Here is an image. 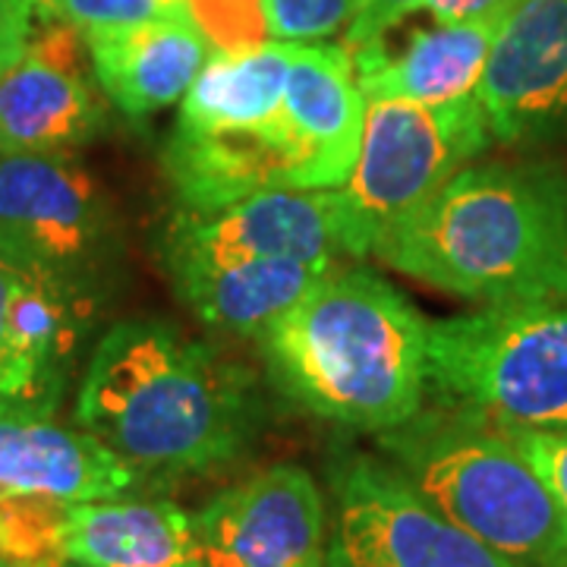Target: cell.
Masks as SVG:
<instances>
[{
  "instance_id": "obj_8",
  "label": "cell",
  "mask_w": 567,
  "mask_h": 567,
  "mask_svg": "<svg viewBox=\"0 0 567 567\" xmlns=\"http://www.w3.org/2000/svg\"><path fill=\"white\" fill-rule=\"evenodd\" d=\"M324 480L328 567H524L451 524L385 457L338 447Z\"/></svg>"
},
{
  "instance_id": "obj_10",
  "label": "cell",
  "mask_w": 567,
  "mask_h": 567,
  "mask_svg": "<svg viewBox=\"0 0 567 567\" xmlns=\"http://www.w3.org/2000/svg\"><path fill=\"white\" fill-rule=\"evenodd\" d=\"M476 99L502 145H539L565 130L567 0H517L495 32Z\"/></svg>"
},
{
  "instance_id": "obj_12",
  "label": "cell",
  "mask_w": 567,
  "mask_h": 567,
  "mask_svg": "<svg viewBox=\"0 0 567 567\" xmlns=\"http://www.w3.org/2000/svg\"><path fill=\"white\" fill-rule=\"evenodd\" d=\"M284 121L303 152L300 189H341L360 158L365 126V95L344 44L293 41Z\"/></svg>"
},
{
  "instance_id": "obj_30",
  "label": "cell",
  "mask_w": 567,
  "mask_h": 567,
  "mask_svg": "<svg viewBox=\"0 0 567 567\" xmlns=\"http://www.w3.org/2000/svg\"><path fill=\"white\" fill-rule=\"evenodd\" d=\"M22 281V271L17 265H10L0 256V360H3V347H7V312H10V300L17 293Z\"/></svg>"
},
{
  "instance_id": "obj_25",
  "label": "cell",
  "mask_w": 567,
  "mask_h": 567,
  "mask_svg": "<svg viewBox=\"0 0 567 567\" xmlns=\"http://www.w3.org/2000/svg\"><path fill=\"white\" fill-rule=\"evenodd\" d=\"M507 432L567 511V429H511L507 425Z\"/></svg>"
},
{
  "instance_id": "obj_21",
  "label": "cell",
  "mask_w": 567,
  "mask_h": 567,
  "mask_svg": "<svg viewBox=\"0 0 567 567\" xmlns=\"http://www.w3.org/2000/svg\"><path fill=\"white\" fill-rule=\"evenodd\" d=\"M63 507L39 495L0 498V561L7 567L61 565Z\"/></svg>"
},
{
  "instance_id": "obj_19",
  "label": "cell",
  "mask_w": 567,
  "mask_h": 567,
  "mask_svg": "<svg viewBox=\"0 0 567 567\" xmlns=\"http://www.w3.org/2000/svg\"><path fill=\"white\" fill-rule=\"evenodd\" d=\"M104 123L82 66L25 48L0 76V155H73L102 136Z\"/></svg>"
},
{
  "instance_id": "obj_6",
  "label": "cell",
  "mask_w": 567,
  "mask_h": 567,
  "mask_svg": "<svg viewBox=\"0 0 567 567\" xmlns=\"http://www.w3.org/2000/svg\"><path fill=\"white\" fill-rule=\"evenodd\" d=\"M492 142L480 99L451 104L365 102L360 158L341 193L347 256H372Z\"/></svg>"
},
{
  "instance_id": "obj_24",
  "label": "cell",
  "mask_w": 567,
  "mask_h": 567,
  "mask_svg": "<svg viewBox=\"0 0 567 567\" xmlns=\"http://www.w3.org/2000/svg\"><path fill=\"white\" fill-rule=\"evenodd\" d=\"M174 10H183V7H171L164 0H58V20L76 25L82 35L140 25V22L167 17Z\"/></svg>"
},
{
  "instance_id": "obj_13",
  "label": "cell",
  "mask_w": 567,
  "mask_h": 567,
  "mask_svg": "<svg viewBox=\"0 0 567 567\" xmlns=\"http://www.w3.org/2000/svg\"><path fill=\"white\" fill-rule=\"evenodd\" d=\"M142 480L114 451L54 413H0V492L63 505L133 495Z\"/></svg>"
},
{
  "instance_id": "obj_31",
  "label": "cell",
  "mask_w": 567,
  "mask_h": 567,
  "mask_svg": "<svg viewBox=\"0 0 567 567\" xmlns=\"http://www.w3.org/2000/svg\"><path fill=\"white\" fill-rule=\"evenodd\" d=\"M29 3H32V13H35V20H41V22L58 20V0H29Z\"/></svg>"
},
{
  "instance_id": "obj_28",
  "label": "cell",
  "mask_w": 567,
  "mask_h": 567,
  "mask_svg": "<svg viewBox=\"0 0 567 567\" xmlns=\"http://www.w3.org/2000/svg\"><path fill=\"white\" fill-rule=\"evenodd\" d=\"M439 25L454 22H502L517 7V0H423Z\"/></svg>"
},
{
  "instance_id": "obj_17",
  "label": "cell",
  "mask_w": 567,
  "mask_h": 567,
  "mask_svg": "<svg viewBox=\"0 0 567 567\" xmlns=\"http://www.w3.org/2000/svg\"><path fill=\"white\" fill-rule=\"evenodd\" d=\"M61 548L76 567H203L193 514L136 492L63 507Z\"/></svg>"
},
{
  "instance_id": "obj_2",
  "label": "cell",
  "mask_w": 567,
  "mask_h": 567,
  "mask_svg": "<svg viewBox=\"0 0 567 567\" xmlns=\"http://www.w3.org/2000/svg\"><path fill=\"white\" fill-rule=\"evenodd\" d=\"M429 322L385 278L331 268L259 334L265 365L287 401L347 432L382 435L429 394Z\"/></svg>"
},
{
  "instance_id": "obj_1",
  "label": "cell",
  "mask_w": 567,
  "mask_h": 567,
  "mask_svg": "<svg viewBox=\"0 0 567 567\" xmlns=\"http://www.w3.org/2000/svg\"><path fill=\"white\" fill-rule=\"evenodd\" d=\"M73 420L142 480L167 486L230 464L256 442V379L164 319H123L95 344Z\"/></svg>"
},
{
  "instance_id": "obj_23",
  "label": "cell",
  "mask_w": 567,
  "mask_h": 567,
  "mask_svg": "<svg viewBox=\"0 0 567 567\" xmlns=\"http://www.w3.org/2000/svg\"><path fill=\"white\" fill-rule=\"evenodd\" d=\"M189 10L215 51H246L268 35L262 0H189Z\"/></svg>"
},
{
  "instance_id": "obj_33",
  "label": "cell",
  "mask_w": 567,
  "mask_h": 567,
  "mask_svg": "<svg viewBox=\"0 0 567 567\" xmlns=\"http://www.w3.org/2000/svg\"><path fill=\"white\" fill-rule=\"evenodd\" d=\"M0 498H7V495H3V492H0Z\"/></svg>"
},
{
  "instance_id": "obj_20",
  "label": "cell",
  "mask_w": 567,
  "mask_h": 567,
  "mask_svg": "<svg viewBox=\"0 0 567 567\" xmlns=\"http://www.w3.org/2000/svg\"><path fill=\"white\" fill-rule=\"evenodd\" d=\"M293 41H262L246 51H212L183 95L181 130H256L284 121V89Z\"/></svg>"
},
{
  "instance_id": "obj_34",
  "label": "cell",
  "mask_w": 567,
  "mask_h": 567,
  "mask_svg": "<svg viewBox=\"0 0 567 567\" xmlns=\"http://www.w3.org/2000/svg\"><path fill=\"white\" fill-rule=\"evenodd\" d=\"M0 567H7V565H3V561H0Z\"/></svg>"
},
{
  "instance_id": "obj_14",
  "label": "cell",
  "mask_w": 567,
  "mask_h": 567,
  "mask_svg": "<svg viewBox=\"0 0 567 567\" xmlns=\"http://www.w3.org/2000/svg\"><path fill=\"white\" fill-rule=\"evenodd\" d=\"M162 162L181 208L215 212L262 189H300L303 152L287 121L256 130L205 133L174 126Z\"/></svg>"
},
{
  "instance_id": "obj_22",
  "label": "cell",
  "mask_w": 567,
  "mask_h": 567,
  "mask_svg": "<svg viewBox=\"0 0 567 567\" xmlns=\"http://www.w3.org/2000/svg\"><path fill=\"white\" fill-rule=\"evenodd\" d=\"M357 3L360 0H262V13L271 39L309 44L347 29Z\"/></svg>"
},
{
  "instance_id": "obj_32",
  "label": "cell",
  "mask_w": 567,
  "mask_h": 567,
  "mask_svg": "<svg viewBox=\"0 0 567 567\" xmlns=\"http://www.w3.org/2000/svg\"><path fill=\"white\" fill-rule=\"evenodd\" d=\"M48 567H76V565H70V561H61V565H48Z\"/></svg>"
},
{
  "instance_id": "obj_35",
  "label": "cell",
  "mask_w": 567,
  "mask_h": 567,
  "mask_svg": "<svg viewBox=\"0 0 567 567\" xmlns=\"http://www.w3.org/2000/svg\"><path fill=\"white\" fill-rule=\"evenodd\" d=\"M565 567H567V561H565Z\"/></svg>"
},
{
  "instance_id": "obj_3",
  "label": "cell",
  "mask_w": 567,
  "mask_h": 567,
  "mask_svg": "<svg viewBox=\"0 0 567 567\" xmlns=\"http://www.w3.org/2000/svg\"><path fill=\"white\" fill-rule=\"evenodd\" d=\"M372 256L470 303L567 300V171L470 164Z\"/></svg>"
},
{
  "instance_id": "obj_11",
  "label": "cell",
  "mask_w": 567,
  "mask_h": 567,
  "mask_svg": "<svg viewBox=\"0 0 567 567\" xmlns=\"http://www.w3.org/2000/svg\"><path fill=\"white\" fill-rule=\"evenodd\" d=\"M162 249L234 259H290L338 265L341 193L338 189H262L215 212L181 208L162 237Z\"/></svg>"
},
{
  "instance_id": "obj_26",
  "label": "cell",
  "mask_w": 567,
  "mask_h": 567,
  "mask_svg": "<svg viewBox=\"0 0 567 567\" xmlns=\"http://www.w3.org/2000/svg\"><path fill=\"white\" fill-rule=\"evenodd\" d=\"M420 7H423V0H360L357 13L350 17L344 29V48L357 51L363 44L382 41L388 29H394L398 22Z\"/></svg>"
},
{
  "instance_id": "obj_4",
  "label": "cell",
  "mask_w": 567,
  "mask_h": 567,
  "mask_svg": "<svg viewBox=\"0 0 567 567\" xmlns=\"http://www.w3.org/2000/svg\"><path fill=\"white\" fill-rule=\"evenodd\" d=\"M375 442L388 464L451 524L524 567H565L567 511L507 425L432 401Z\"/></svg>"
},
{
  "instance_id": "obj_15",
  "label": "cell",
  "mask_w": 567,
  "mask_h": 567,
  "mask_svg": "<svg viewBox=\"0 0 567 567\" xmlns=\"http://www.w3.org/2000/svg\"><path fill=\"white\" fill-rule=\"evenodd\" d=\"M82 39L107 102L136 121L183 102L212 58L208 39L189 7Z\"/></svg>"
},
{
  "instance_id": "obj_18",
  "label": "cell",
  "mask_w": 567,
  "mask_h": 567,
  "mask_svg": "<svg viewBox=\"0 0 567 567\" xmlns=\"http://www.w3.org/2000/svg\"><path fill=\"white\" fill-rule=\"evenodd\" d=\"M498 25L502 22H454L423 29L398 54H388L385 39L350 51L365 102L435 107L473 99Z\"/></svg>"
},
{
  "instance_id": "obj_29",
  "label": "cell",
  "mask_w": 567,
  "mask_h": 567,
  "mask_svg": "<svg viewBox=\"0 0 567 567\" xmlns=\"http://www.w3.org/2000/svg\"><path fill=\"white\" fill-rule=\"evenodd\" d=\"M7 410H29V413H44L35 406V401L29 398V391L22 388V382L0 363V413Z\"/></svg>"
},
{
  "instance_id": "obj_9",
  "label": "cell",
  "mask_w": 567,
  "mask_h": 567,
  "mask_svg": "<svg viewBox=\"0 0 567 567\" xmlns=\"http://www.w3.org/2000/svg\"><path fill=\"white\" fill-rule=\"evenodd\" d=\"M203 567H328L331 514L316 476L268 466L193 514Z\"/></svg>"
},
{
  "instance_id": "obj_16",
  "label": "cell",
  "mask_w": 567,
  "mask_h": 567,
  "mask_svg": "<svg viewBox=\"0 0 567 567\" xmlns=\"http://www.w3.org/2000/svg\"><path fill=\"white\" fill-rule=\"evenodd\" d=\"M162 262L183 303L205 324L230 334H262L338 265L290 259H234L162 249Z\"/></svg>"
},
{
  "instance_id": "obj_27",
  "label": "cell",
  "mask_w": 567,
  "mask_h": 567,
  "mask_svg": "<svg viewBox=\"0 0 567 567\" xmlns=\"http://www.w3.org/2000/svg\"><path fill=\"white\" fill-rule=\"evenodd\" d=\"M32 3L29 0H0V76L20 61L32 41Z\"/></svg>"
},
{
  "instance_id": "obj_7",
  "label": "cell",
  "mask_w": 567,
  "mask_h": 567,
  "mask_svg": "<svg viewBox=\"0 0 567 567\" xmlns=\"http://www.w3.org/2000/svg\"><path fill=\"white\" fill-rule=\"evenodd\" d=\"M121 252L102 186L73 155H0V256L7 262L102 303Z\"/></svg>"
},
{
  "instance_id": "obj_5",
  "label": "cell",
  "mask_w": 567,
  "mask_h": 567,
  "mask_svg": "<svg viewBox=\"0 0 567 567\" xmlns=\"http://www.w3.org/2000/svg\"><path fill=\"white\" fill-rule=\"evenodd\" d=\"M429 394L511 429H567V300L429 322Z\"/></svg>"
}]
</instances>
